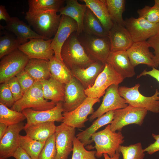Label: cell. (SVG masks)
<instances>
[{
  "mask_svg": "<svg viewBox=\"0 0 159 159\" xmlns=\"http://www.w3.org/2000/svg\"><path fill=\"white\" fill-rule=\"evenodd\" d=\"M61 56L63 63L71 71L76 68L86 67L95 60L86 53L76 32L72 33L63 45Z\"/></svg>",
  "mask_w": 159,
  "mask_h": 159,
  "instance_id": "obj_1",
  "label": "cell"
},
{
  "mask_svg": "<svg viewBox=\"0 0 159 159\" xmlns=\"http://www.w3.org/2000/svg\"><path fill=\"white\" fill-rule=\"evenodd\" d=\"M57 13L27 11L25 18L36 33L47 40L54 36L59 26L61 15Z\"/></svg>",
  "mask_w": 159,
  "mask_h": 159,
  "instance_id": "obj_2",
  "label": "cell"
},
{
  "mask_svg": "<svg viewBox=\"0 0 159 159\" xmlns=\"http://www.w3.org/2000/svg\"><path fill=\"white\" fill-rule=\"evenodd\" d=\"M56 104V103L44 98L42 85L40 81H36L22 97L15 102L11 109L20 112L29 108L42 111L52 109Z\"/></svg>",
  "mask_w": 159,
  "mask_h": 159,
  "instance_id": "obj_3",
  "label": "cell"
},
{
  "mask_svg": "<svg viewBox=\"0 0 159 159\" xmlns=\"http://www.w3.org/2000/svg\"><path fill=\"white\" fill-rule=\"evenodd\" d=\"M94 141L96 150L95 156L101 158L104 153L107 154L112 157L124 142V137L121 131L113 132L110 129V125H108L103 130L94 134L91 137Z\"/></svg>",
  "mask_w": 159,
  "mask_h": 159,
  "instance_id": "obj_4",
  "label": "cell"
},
{
  "mask_svg": "<svg viewBox=\"0 0 159 159\" xmlns=\"http://www.w3.org/2000/svg\"><path fill=\"white\" fill-rule=\"evenodd\" d=\"M139 83L131 87L121 86L118 88L119 94L131 106L145 108L154 113L159 112V91L156 89L154 94L150 97L145 96L140 92Z\"/></svg>",
  "mask_w": 159,
  "mask_h": 159,
  "instance_id": "obj_5",
  "label": "cell"
},
{
  "mask_svg": "<svg viewBox=\"0 0 159 159\" xmlns=\"http://www.w3.org/2000/svg\"><path fill=\"white\" fill-rule=\"evenodd\" d=\"M77 37L86 53L90 58L105 64L106 63L111 52L108 37H101L83 32Z\"/></svg>",
  "mask_w": 159,
  "mask_h": 159,
  "instance_id": "obj_6",
  "label": "cell"
},
{
  "mask_svg": "<svg viewBox=\"0 0 159 159\" xmlns=\"http://www.w3.org/2000/svg\"><path fill=\"white\" fill-rule=\"evenodd\" d=\"M145 109L128 105L126 107L114 111V119L110 125L113 132L121 131L125 126L131 124L141 126L147 114Z\"/></svg>",
  "mask_w": 159,
  "mask_h": 159,
  "instance_id": "obj_7",
  "label": "cell"
},
{
  "mask_svg": "<svg viewBox=\"0 0 159 159\" xmlns=\"http://www.w3.org/2000/svg\"><path fill=\"white\" fill-rule=\"evenodd\" d=\"M124 79L112 66L106 63L94 85L85 90V94L88 97L100 99L105 94L106 90L110 85H119Z\"/></svg>",
  "mask_w": 159,
  "mask_h": 159,
  "instance_id": "obj_8",
  "label": "cell"
},
{
  "mask_svg": "<svg viewBox=\"0 0 159 159\" xmlns=\"http://www.w3.org/2000/svg\"><path fill=\"white\" fill-rule=\"evenodd\" d=\"M29 58L18 49L1 59L0 83H4L24 70Z\"/></svg>",
  "mask_w": 159,
  "mask_h": 159,
  "instance_id": "obj_9",
  "label": "cell"
},
{
  "mask_svg": "<svg viewBox=\"0 0 159 159\" xmlns=\"http://www.w3.org/2000/svg\"><path fill=\"white\" fill-rule=\"evenodd\" d=\"M125 21V26L134 42L146 41L159 31V23L152 24L141 17H131Z\"/></svg>",
  "mask_w": 159,
  "mask_h": 159,
  "instance_id": "obj_10",
  "label": "cell"
},
{
  "mask_svg": "<svg viewBox=\"0 0 159 159\" xmlns=\"http://www.w3.org/2000/svg\"><path fill=\"white\" fill-rule=\"evenodd\" d=\"M100 101V99L88 97L74 110L63 112L62 122L74 128L85 127V123L88 120V115L94 112L93 106Z\"/></svg>",
  "mask_w": 159,
  "mask_h": 159,
  "instance_id": "obj_11",
  "label": "cell"
},
{
  "mask_svg": "<svg viewBox=\"0 0 159 159\" xmlns=\"http://www.w3.org/2000/svg\"><path fill=\"white\" fill-rule=\"evenodd\" d=\"M119 87V85L113 84L107 89L101 104L90 117V121L110 111L124 108L128 105L125 100L120 95Z\"/></svg>",
  "mask_w": 159,
  "mask_h": 159,
  "instance_id": "obj_12",
  "label": "cell"
},
{
  "mask_svg": "<svg viewBox=\"0 0 159 159\" xmlns=\"http://www.w3.org/2000/svg\"><path fill=\"white\" fill-rule=\"evenodd\" d=\"M52 39L46 40L33 38L20 45L18 49L29 58L49 61L54 55V52L51 47Z\"/></svg>",
  "mask_w": 159,
  "mask_h": 159,
  "instance_id": "obj_13",
  "label": "cell"
},
{
  "mask_svg": "<svg viewBox=\"0 0 159 159\" xmlns=\"http://www.w3.org/2000/svg\"><path fill=\"white\" fill-rule=\"evenodd\" d=\"M76 128L62 122L56 126L55 132L57 150L56 159H67L73 150Z\"/></svg>",
  "mask_w": 159,
  "mask_h": 159,
  "instance_id": "obj_14",
  "label": "cell"
},
{
  "mask_svg": "<svg viewBox=\"0 0 159 159\" xmlns=\"http://www.w3.org/2000/svg\"><path fill=\"white\" fill-rule=\"evenodd\" d=\"M64 112L62 102L57 103L55 107L47 110L36 111L30 108L25 109L22 111L27 121L24 128L39 123L55 121L62 122Z\"/></svg>",
  "mask_w": 159,
  "mask_h": 159,
  "instance_id": "obj_15",
  "label": "cell"
},
{
  "mask_svg": "<svg viewBox=\"0 0 159 159\" xmlns=\"http://www.w3.org/2000/svg\"><path fill=\"white\" fill-rule=\"evenodd\" d=\"M77 24L74 19L64 15H61L60 21L57 30L52 39L51 47L54 52V56L62 61L61 56L62 47L69 36L76 32Z\"/></svg>",
  "mask_w": 159,
  "mask_h": 159,
  "instance_id": "obj_16",
  "label": "cell"
},
{
  "mask_svg": "<svg viewBox=\"0 0 159 159\" xmlns=\"http://www.w3.org/2000/svg\"><path fill=\"white\" fill-rule=\"evenodd\" d=\"M85 89L80 82L73 77L65 84V98L63 102L64 112H69L76 108L87 97Z\"/></svg>",
  "mask_w": 159,
  "mask_h": 159,
  "instance_id": "obj_17",
  "label": "cell"
},
{
  "mask_svg": "<svg viewBox=\"0 0 159 159\" xmlns=\"http://www.w3.org/2000/svg\"><path fill=\"white\" fill-rule=\"evenodd\" d=\"M22 122L8 126L5 134L0 140V158L12 157L19 147V133L24 130Z\"/></svg>",
  "mask_w": 159,
  "mask_h": 159,
  "instance_id": "obj_18",
  "label": "cell"
},
{
  "mask_svg": "<svg viewBox=\"0 0 159 159\" xmlns=\"http://www.w3.org/2000/svg\"><path fill=\"white\" fill-rule=\"evenodd\" d=\"M111 52L127 51L134 42L128 31L125 26L113 23L108 31Z\"/></svg>",
  "mask_w": 159,
  "mask_h": 159,
  "instance_id": "obj_19",
  "label": "cell"
},
{
  "mask_svg": "<svg viewBox=\"0 0 159 159\" xmlns=\"http://www.w3.org/2000/svg\"><path fill=\"white\" fill-rule=\"evenodd\" d=\"M150 47L147 41L134 42L127 50L130 62L134 67L143 64L155 68L153 60L154 54L150 51Z\"/></svg>",
  "mask_w": 159,
  "mask_h": 159,
  "instance_id": "obj_20",
  "label": "cell"
},
{
  "mask_svg": "<svg viewBox=\"0 0 159 159\" xmlns=\"http://www.w3.org/2000/svg\"><path fill=\"white\" fill-rule=\"evenodd\" d=\"M105 64L95 60L86 67L76 68L71 71L73 77L77 79L86 89L94 85L97 77L103 70Z\"/></svg>",
  "mask_w": 159,
  "mask_h": 159,
  "instance_id": "obj_21",
  "label": "cell"
},
{
  "mask_svg": "<svg viewBox=\"0 0 159 159\" xmlns=\"http://www.w3.org/2000/svg\"><path fill=\"white\" fill-rule=\"evenodd\" d=\"M6 23V25L4 26L0 25V28L13 32L21 44L26 43L28 39H31L41 38L47 40L32 29L29 25H27L17 17H11L10 20Z\"/></svg>",
  "mask_w": 159,
  "mask_h": 159,
  "instance_id": "obj_22",
  "label": "cell"
},
{
  "mask_svg": "<svg viewBox=\"0 0 159 159\" xmlns=\"http://www.w3.org/2000/svg\"><path fill=\"white\" fill-rule=\"evenodd\" d=\"M106 63L110 64L125 79L135 74L134 67L131 64L126 51L111 52Z\"/></svg>",
  "mask_w": 159,
  "mask_h": 159,
  "instance_id": "obj_23",
  "label": "cell"
},
{
  "mask_svg": "<svg viewBox=\"0 0 159 159\" xmlns=\"http://www.w3.org/2000/svg\"><path fill=\"white\" fill-rule=\"evenodd\" d=\"M66 5L62 7L59 12L61 15H64L74 20L77 24L76 32L77 36L83 31V20L87 8L85 4H80L77 0H67Z\"/></svg>",
  "mask_w": 159,
  "mask_h": 159,
  "instance_id": "obj_24",
  "label": "cell"
},
{
  "mask_svg": "<svg viewBox=\"0 0 159 159\" xmlns=\"http://www.w3.org/2000/svg\"><path fill=\"white\" fill-rule=\"evenodd\" d=\"M40 82L45 99L56 103L64 101L65 84L57 81L52 76L48 80Z\"/></svg>",
  "mask_w": 159,
  "mask_h": 159,
  "instance_id": "obj_25",
  "label": "cell"
},
{
  "mask_svg": "<svg viewBox=\"0 0 159 159\" xmlns=\"http://www.w3.org/2000/svg\"><path fill=\"white\" fill-rule=\"evenodd\" d=\"M114 111H110L98 117L90 127L76 135L77 139L84 144V146L91 143L92 141L90 139L98 129L111 123L114 119Z\"/></svg>",
  "mask_w": 159,
  "mask_h": 159,
  "instance_id": "obj_26",
  "label": "cell"
},
{
  "mask_svg": "<svg viewBox=\"0 0 159 159\" xmlns=\"http://www.w3.org/2000/svg\"><path fill=\"white\" fill-rule=\"evenodd\" d=\"M56 126L54 122L39 123L24 128L26 135L37 140L46 141L55 133Z\"/></svg>",
  "mask_w": 159,
  "mask_h": 159,
  "instance_id": "obj_27",
  "label": "cell"
},
{
  "mask_svg": "<svg viewBox=\"0 0 159 159\" xmlns=\"http://www.w3.org/2000/svg\"><path fill=\"white\" fill-rule=\"evenodd\" d=\"M48 62L39 59H29L24 70L36 81L48 80L51 76Z\"/></svg>",
  "mask_w": 159,
  "mask_h": 159,
  "instance_id": "obj_28",
  "label": "cell"
},
{
  "mask_svg": "<svg viewBox=\"0 0 159 159\" xmlns=\"http://www.w3.org/2000/svg\"><path fill=\"white\" fill-rule=\"evenodd\" d=\"M88 8L99 20L108 32L113 23L111 20L105 0H83Z\"/></svg>",
  "mask_w": 159,
  "mask_h": 159,
  "instance_id": "obj_29",
  "label": "cell"
},
{
  "mask_svg": "<svg viewBox=\"0 0 159 159\" xmlns=\"http://www.w3.org/2000/svg\"><path fill=\"white\" fill-rule=\"evenodd\" d=\"M83 32L101 37H108V32L92 11L87 8L83 20Z\"/></svg>",
  "mask_w": 159,
  "mask_h": 159,
  "instance_id": "obj_30",
  "label": "cell"
},
{
  "mask_svg": "<svg viewBox=\"0 0 159 159\" xmlns=\"http://www.w3.org/2000/svg\"><path fill=\"white\" fill-rule=\"evenodd\" d=\"M48 63L51 76L57 81L66 84L73 77L71 70L54 55L49 61Z\"/></svg>",
  "mask_w": 159,
  "mask_h": 159,
  "instance_id": "obj_31",
  "label": "cell"
},
{
  "mask_svg": "<svg viewBox=\"0 0 159 159\" xmlns=\"http://www.w3.org/2000/svg\"><path fill=\"white\" fill-rule=\"evenodd\" d=\"M66 0H29L28 4L29 12L54 11L59 12L64 6Z\"/></svg>",
  "mask_w": 159,
  "mask_h": 159,
  "instance_id": "obj_32",
  "label": "cell"
},
{
  "mask_svg": "<svg viewBox=\"0 0 159 159\" xmlns=\"http://www.w3.org/2000/svg\"><path fill=\"white\" fill-rule=\"evenodd\" d=\"M46 142L33 139L26 135L19 136V147L24 150L32 159H38Z\"/></svg>",
  "mask_w": 159,
  "mask_h": 159,
  "instance_id": "obj_33",
  "label": "cell"
},
{
  "mask_svg": "<svg viewBox=\"0 0 159 159\" xmlns=\"http://www.w3.org/2000/svg\"><path fill=\"white\" fill-rule=\"evenodd\" d=\"M105 1L113 23L125 26L122 14L125 10V0H105Z\"/></svg>",
  "mask_w": 159,
  "mask_h": 159,
  "instance_id": "obj_34",
  "label": "cell"
},
{
  "mask_svg": "<svg viewBox=\"0 0 159 159\" xmlns=\"http://www.w3.org/2000/svg\"><path fill=\"white\" fill-rule=\"evenodd\" d=\"M25 119L22 112L10 109L0 103V122L9 126L22 122Z\"/></svg>",
  "mask_w": 159,
  "mask_h": 159,
  "instance_id": "obj_35",
  "label": "cell"
},
{
  "mask_svg": "<svg viewBox=\"0 0 159 159\" xmlns=\"http://www.w3.org/2000/svg\"><path fill=\"white\" fill-rule=\"evenodd\" d=\"M21 45L14 35L5 33L0 37V58L18 49Z\"/></svg>",
  "mask_w": 159,
  "mask_h": 159,
  "instance_id": "obj_36",
  "label": "cell"
},
{
  "mask_svg": "<svg viewBox=\"0 0 159 159\" xmlns=\"http://www.w3.org/2000/svg\"><path fill=\"white\" fill-rule=\"evenodd\" d=\"M119 152L122 154L123 159H143L145 156L140 143L128 146L120 145Z\"/></svg>",
  "mask_w": 159,
  "mask_h": 159,
  "instance_id": "obj_37",
  "label": "cell"
},
{
  "mask_svg": "<svg viewBox=\"0 0 159 159\" xmlns=\"http://www.w3.org/2000/svg\"><path fill=\"white\" fill-rule=\"evenodd\" d=\"M73 146L72 159H97L96 151H88L84 144L75 136L73 140Z\"/></svg>",
  "mask_w": 159,
  "mask_h": 159,
  "instance_id": "obj_38",
  "label": "cell"
},
{
  "mask_svg": "<svg viewBox=\"0 0 159 159\" xmlns=\"http://www.w3.org/2000/svg\"><path fill=\"white\" fill-rule=\"evenodd\" d=\"M139 17L143 18L153 24L159 23V6L154 4L152 7L145 5L137 11Z\"/></svg>",
  "mask_w": 159,
  "mask_h": 159,
  "instance_id": "obj_39",
  "label": "cell"
},
{
  "mask_svg": "<svg viewBox=\"0 0 159 159\" xmlns=\"http://www.w3.org/2000/svg\"><path fill=\"white\" fill-rule=\"evenodd\" d=\"M56 155L57 150L54 133L46 141L39 154L38 159H56Z\"/></svg>",
  "mask_w": 159,
  "mask_h": 159,
  "instance_id": "obj_40",
  "label": "cell"
},
{
  "mask_svg": "<svg viewBox=\"0 0 159 159\" xmlns=\"http://www.w3.org/2000/svg\"><path fill=\"white\" fill-rule=\"evenodd\" d=\"M15 102L12 94L6 83L5 82L1 84L0 103L8 108H11Z\"/></svg>",
  "mask_w": 159,
  "mask_h": 159,
  "instance_id": "obj_41",
  "label": "cell"
},
{
  "mask_svg": "<svg viewBox=\"0 0 159 159\" xmlns=\"http://www.w3.org/2000/svg\"><path fill=\"white\" fill-rule=\"evenodd\" d=\"M15 76L20 85L23 94L32 86L36 82L24 70L18 73Z\"/></svg>",
  "mask_w": 159,
  "mask_h": 159,
  "instance_id": "obj_42",
  "label": "cell"
},
{
  "mask_svg": "<svg viewBox=\"0 0 159 159\" xmlns=\"http://www.w3.org/2000/svg\"><path fill=\"white\" fill-rule=\"evenodd\" d=\"M6 82L12 94L15 102L20 99L23 94L16 77H14Z\"/></svg>",
  "mask_w": 159,
  "mask_h": 159,
  "instance_id": "obj_43",
  "label": "cell"
},
{
  "mask_svg": "<svg viewBox=\"0 0 159 159\" xmlns=\"http://www.w3.org/2000/svg\"><path fill=\"white\" fill-rule=\"evenodd\" d=\"M147 42L150 47L154 50L153 60L155 68H156L159 66V31L156 35L148 39Z\"/></svg>",
  "mask_w": 159,
  "mask_h": 159,
  "instance_id": "obj_44",
  "label": "cell"
},
{
  "mask_svg": "<svg viewBox=\"0 0 159 159\" xmlns=\"http://www.w3.org/2000/svg\"><path fill=\"white\" fill-rule=\"evenodd\" d=\"M152 135L155 141L143 149L144 152H146L149 155H152L159 151V134L152 133Z\"/></svg>",
  "mask_w": 159,
  "mask_h": 159,
  "instance_id": "obj_45",
  "label": "cell"
},
{
  "mask_svg": "<svg viewBox=\"0 0 159 159\" xmlns=\"http://www.w3.org/2000/svg\"><path fill=\"white\" fill-rule=\"evenodd\" d=\"M149 75L154 78L159 82V70L156 68L153 67L151 70L147 71L144 69L139 75H138L136 78H139L142 76Z\"/></svg>",
  "mask_w": 159,
  "mask_h": 159,
  "instance_id": "obj_46",
  "label": "cell"
},
{
  "mask_svg": "<svg viewBox=\"0 0 159 159\" xmlns=\"http://www.w3.org/2000/svg\"><path fill=\"white\" fill-rule=\"evenodd\" d=\"M16 159H32L26 152L19 147L12 156Z\"/></svg>",
  "mask_w": 159,
  "mask_h": 159,
  "instance_id": "obj_47",
  "label": "cell"
},
{
  "mask_svg": "<svg viewBox=\"0 0 159 159\" xmlns=\"http://www.w3.org/2000/svg\"><path fill=\"white\" fill-rule=\"evenodd\" d=\"M11 17L5 6L1 5L0 6V20H4L6 23L10 20Z\"/></svg>",
  "mask_w": 159,
  "mask_h": 159,
  "instance_id": "obj_48",
  "label": "cell"
},
{
  "mask_svg": "<svg viewBox=\"0 0 159 159\" xmlns=\"http://www.w3.org/2000/svg\"><path fill=\"white\" fill-rule=\"evenodd\" d=\"M8 126L4 123L0 122V140L6 133Z\"/></svg>",
  "mask_w": 159,
  "mask_h": 159,
  "instance_id": "obj_49",
  "label": "cell"
},
{
  "mask_svg": "<svg viewBox=\"0 0 159 159\" xmlns=\"http://www.w3.org/2000/svg\"><path fill=\"white\" fill-rule=\"evenodd\" d=\"M120 154L119 152H117L113 157H110L107 154L104 153L103 155L104 159H119Z\"/></svg>",
  "mask_w": 159,
  "mask_h": 159,
  "instance_id": "obj_50",
  "label": "cell"
},
{
  "mask_svg": "<svg viewBox=\"0 0 159 159\" xmlns=\"http://www.w3.org/2000/svg\"><path fill=\"white\" fill-rule=\"evenodd\" d=\"M155 3L157 4L159 6V0H155Z\"/></svg>",
  "mask_w": 159,
  "mask_h": 159,
  "instance_id": "obj_51",
  "label": "cell"
},
{
  "mask_svg": "<svg viewBox=\"0 0 159 159\" xmlns=\"http://www.w3.org/2000/svg\"><path fill=\"white\" fill-rule=\"evenodd\" d=\"M0 159H11V158L8 159V158H0Z\"/></svg>",
  "mask_w": 159,
  "mask_h": 159,
  "instance_id": "obj_52",
  "label": "cell"
}]
</instances>
